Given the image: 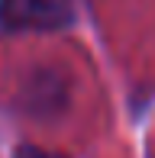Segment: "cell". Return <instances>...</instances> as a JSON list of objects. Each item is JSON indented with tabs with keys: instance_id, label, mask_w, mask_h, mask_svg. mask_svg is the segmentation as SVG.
I'll use <instances>...</instances> for the list:
<instances>
[{
	"instance_id": "cell-2",
	"label": "cell",
	"mask_w": 155,
	"mask_h": 158,
	"mask_svg": "<svg viewBox=\"0 0 155 158\" xmlns=\"http://www.w3.org/2000/svg\"><path fill=\"white\" fill-rule=\"evenodd\" d=\"M13 158H65V155L45 152V148H39V145H23V148H16V152H13Z\"/></svg>"
},
{
	"instance_id": "cell-1",
	"label": "cell",
	"mask_w": 155,
	"mask_h": 158,
	"mask_svg": "<svg viewBox=\"0 0 155 158\" xmlns=\"http://www.w3.org/2000/svg\"><path fill=\"white\" fill-rule=\"evenodd\" d=\"M74 19V0H0V26L13 32H52Z\"/></svg>"
}]
</instances>
